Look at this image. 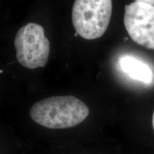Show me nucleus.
<instances>
[{
	"mask_svg": "<svg viewBox=\"0 0 154 154\" xmlns=\"http://www.w3.org/2000/svg\"><path fill=\"white\" fill-rule=\"evenodd\" d=\"M17 59L28 69L44 67L49 57L50 44L44 28L35 23H29L19 29L14 39Z\"/></svg>",
	"mask_w": 154,
	"mask_h": 154,
	"instance_id": "7ed1b4c3",
	"label": "nucleus"
},
{
	"mask_svg": "<svg viewBox=\"0 0 154 154\" xmlns=\"http://www.w3.org/2000/svg\"><path fill=\"white\" fill-rule=\"evenodd\" d=\"M136 2H143L149 5H154V0H135Z\"/></svg>",
	"mask_w": 154,
	"mask_h": 154,
	"instance_id": "423d86ee",
	"label": "nucleus"
},
{
	"mask_svg": "<svg viewBox=\"0 0 154 154\" xmlns=\"http://www.w3.org/2000/svg\"><path fill=\"white\" fill-rule=\"evenodd\" d=\"M119 66L126 76L133 80L149 84L153 82V70L148 63L132 55H123L119 59Z\"/></svg>",
	"mask_w": 154,
	"mask_h": 154,
	"instance_id": "39448f33",
	"label": "nucleus"
},
{
	"mask_svg": "<svg viewBox=\"0 0 154 154\" xmlns=\"http://www.w3.org/2000/svg\"><path fill=\"white\" fill-rule=\"evenodd\" d=\"M112 0H75L72 23L76 34L85 39L104 34L112 14Z\"/></svg>",
	"mask_w": 154,
	"mask_h": 154,
	"instance_id": "f03ea898",
	"label": "nucleus"
},
{
	"mask_svg": "<svg viewBox=\"0 0 154 154\" xmlns=\"http://www.w3.org/2000/svg\"><path fill=\"white\" fill-rule=\"evenodd\" d=\"M152 124H153V131H154V111H153V118H152Z\"/></svg>",
	"mask_w": 154,
	"mask_h": 154,
	"instance_id": "0eeeda50",
	"label": "nucleus"
},
{
	"mask_svg": "<svg viewBox=\"0 0 154 154\" xmlns=\"http://www.w3.org/2000/svg\"><path fill=\"white\" fill-rule=\"evenodd\" d=\"M124 22L133 41L154 49V5L136 1L126 5Z\"/></svg>",
	"mask_w": 154,
	"mask_h": 154,
	"instance_id": "20e7f679",
	"label": "nucleus"
},
{
	"mask_svg": "<svg viewBox=\"0 0 154 154\" xmlns=\"http://www.w3.org/2000/svg\"><path fill=\"white\" fill-rule=\"evenodd\" d=\"M89 114L87 106L74 96H52L36 102L29 111L36 124L51 129L72 128Z\"/></svg>",
	"mask_w": 154,
	"mask_h": 154,
	"instance_id": "f257e3e1",
	"label": "nucleus"
}]
</instances>
